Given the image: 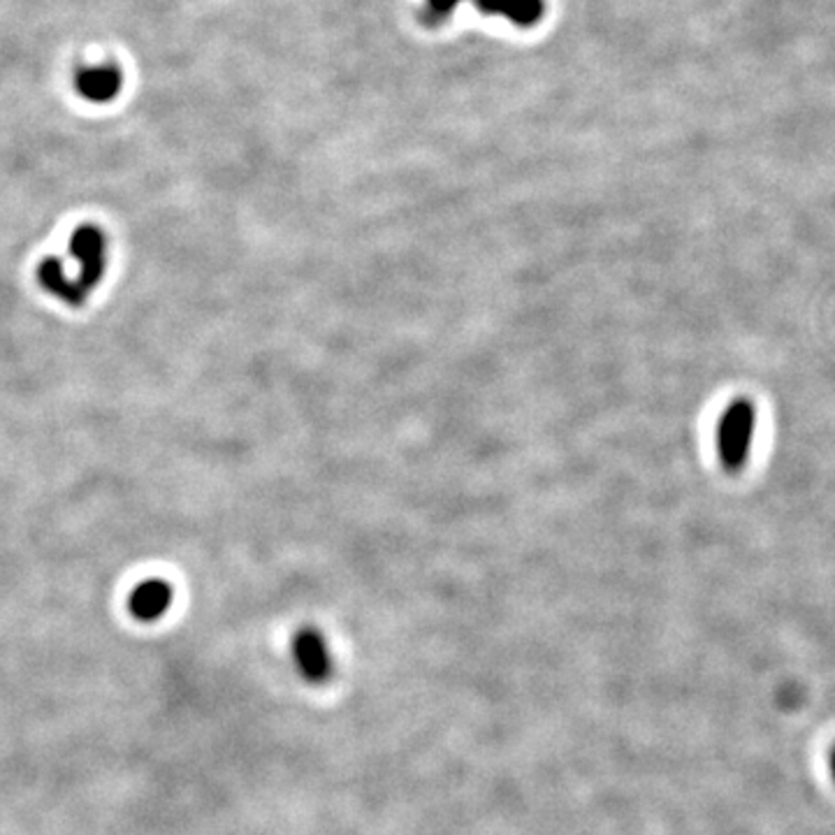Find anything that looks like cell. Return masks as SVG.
Returning a JSON list of instances; mask_svg holds the SVG:
<instances>
[{
	"mask_svg": "<svg viewBox=\"0 0 835 835\" xmlns=\"http://www.w3.org/2000/svg\"><path fill=\"white\" fill-rule=\"evenodd\" d=\"M757 411L750 399H734L717 425V453L721 467L736 473L748 464L752 437H754Z\"/></svg>",
	"mask_w": 835,
	"mask_h": 835,
	"instance_id": "1",
	"label": "cell"
},
{
	"mask_svg": "<svg viewBox=\"0 0 835 835\" xmlns=\"http://www.w3.org/2000/svg\"><path fill=\"white\" fill-rule=\"evenodd\" d=\"M71 254L79 265L77 281L84 290H94L105 277L107 267V237L94 223L79 225L71 235Z\"/></svg>",
	"mask_w": 835,
	"mask_h": 835,
	"instance_id": "2",
	"label": "cell"
},
{
	"mask_svg": "<svg viewBox=\"0 0 835 835\" xmlns=\"http://www.w3.org/2000/svg\"><path fill=\"white\" fill-rule=\"evenodd\" d=\"M290 647H292V660H296V666L307 683L323 685L332 678L334 668H332L330 647L319 629L302 627L300 631H296V636H292Z\"/></svg>",
	"mask_w": 835,
	"mask_h": 835,
	"instance_id": "3",
	"label": "cell"
},
{
	"mask_svg": "<svg viewBox=\"0 0 835 835\" xmlns=\"http://www.w3.org/2000/svg\"><path fill=\"white\" fill-rule=\"evenodd\" d=\"M174 601L172 585L165 580H144L128 597V611L138 622L161 620Z\"/></svg>",
	"mask_w": 835,
	"mask_h": 835,
	"instance_id": "4",
	"label": "cell"
},
{
	"mask_svg": "<svg viewBox=\"0 0 835 835\" xmlns=\"http://www.w3.org/2000/svg\"><path fill=\"white\" fill-rule=\"evenodd\" d=\"M121 71L117 65H96V67H79L75 75L77 94L88 103H111L121 92Z\"/></svg>",
	"mask_w": 835,
	"mask_h": 835,
	"instance_id": "5",
	"label": "cell"
},
{
	"mask_svg": "<svg viewBox=\"0 0 835 835\" xmlns=\"http://www.w3.org/2000/svg\"><path fill=\"white\" fill-rule=\"evenodd\" d=\"M38 283L50 292V296H54L56 300L71 304V307H82L86 302V290L84 286L65 275V267L61 263V258H44L40 265H38Z\"/></svg>",
	"mask_w": 835,
	"mask_h": 835,
	"instance_id": "6",
	"label": "cell"
},
{
	"mask_svg": "<svg viewBox=\"0 0 835 835\" xmlns=\"http://www.w3.org/2000/svg\"><path fill=\"white\" fill-rule=\"evenodd\" d=\"M483 12L511 19L513 24L532 26L544 12V0H473Z\"/></svg>",
	"mask_w": 835,
	"mask_h": 835,
	"instance_id": "7",
	"label": "cell"
},
{
	"mask_svg": "<svg viewBox=\"0 0 835 835\" xmlns=\"http://www.w3.org/2000/svg\"><path fill=\"white\" fill-rule=\"evenodd\" d=\"M458 3L460 0H427V6H430V17H446L453 12Z\"/></svg>",
	"mask_w": 835,
	"mask_h": 835,
	"instance_id": "8",
	"label": "cell"
},
{
	"mask_svg": "<svg viewBox=\"0 0 835 835\" xmlns=\"http://www.w3.org/2000/svg\"><path fill=\"white\" fill-rule=\"evenodd\" d=\"M828 766H831V775L835 780V748L831 750V759H828Z\"/></svg>",
	"mask_w": 835,
	"mask_h": 835,
	"instance_id": "9",
	"label": "cell"
}]
</instances>
